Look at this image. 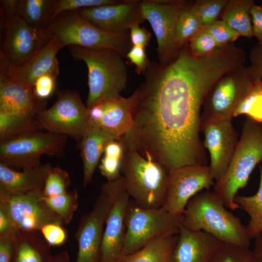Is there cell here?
I'll return each mask as SVG.
<instances>
[{
  "mask_svg": "<svg viewBox=\"0 0 262 262\" xmlns=\"http://www.w3.org/2000/svg\"><path fill=\"white\" fill-rule=\"evenodd\" d=\"M219 47H224L236 40L240 35L222 20H216L205 27Z\"/></svg>",
  "mask_w": 262,
  "mask_h": 262,
  "instance_id": "ab89813d",
  "label": "cell"
},
{
  "mask_svg": "<svg viewBox=\"0 0 262 262\" xmlns=\"http://www.w3.org/2000/svg\"><path fill=\"white\" fill-rule=\"evenodd\" d=\"M219 47L205 28L199 30L189 41V49L197 57L207 56Z\"/></svg>",
  "mask_w": 262,
  "mask_h": 262,
  "instance_id": "74e56055",
  "label": "cell"
},
{
  "mask_svg": "<svg viewBox=\"0 0 262 262\" xmlns=\"http://www.w3.org/2000/svg\"><path fill=\"white\" fill-rule=\"evenodd\" d=\"M68 136L42 131H29L0 141V162L22 169L42 164L43 155L61 158Z\"/></svg>",
  "mask_w": 262,
  "mask_h": 262,
  "instance_id": "52a82bcc",
  "label": "cell"
},
{
  "mask_svg": "<svg viewBox=\"0 0 262 262\" xmlns=\"http://www.w3.org/2000/svg\"><path fill=\"white\" fill-rule=\"evenodd\" d=\"M222 242L202 230H192L181 225L170 262H209Z\"/></svg>",
  "mask_w": 262,
  "mask_h": 262,
  "instance_id": "7402d4cb",
  "label": "cell"
},
{
  "mask_svg": "<svg viewBox=\"0 0 262 262\" xmlns=\"http://www.w3.org/2000/svg\"><path fill=\"white\" fill-rule=\"evenodd\" d=\"M17 231L7 215L0 209V237L14 235Z\"/></svg>",
  "mask_w": 262,
  "mask_h": 262,
  "instance_id": "c3c4849f",
  "label": "cell"
},
{
  "mask_svg": "<svg viewBox=\"0 0 262 262\" xmlns=\"http://www.w3.org/2000/svg\"><path fill=\"white\" fill-rule=\"evenodd\" d=\"M126 148L121 137L113 139L106 145L98 167L107 181H114L122 177L121 166Z\"/></svg>",
  "mask_w": 262,
  "mask_h": 262,
  "instance_id": "f546056e",
  "label": "cell"
},
{
  "mask_svg": "<svg viewBox=\"0 0 262 262\" xmlns=\"http://www.w3.org/2000/svg\"><path fill=\"white\" fill-rule=\"evenodd\" d=\"M139 24L132 25L129 29L130 38L132 46H139L145 48L151 37L149 32Z\"/></svg>",
  "mask_w": 262,
  "mask_h": 262,
  "instance_id": "f6af8a7d",
  "label": "cell"
},
{
  "mask_svg": "<svg viewBox=\"0 0 262 262\" xmlns=\"http://www.w3.org/2000/svg\"><path fill=\"white\" fill-rule=\"evenodd\" d=\"M235 202L250 217L246 226L251 239L262 234V168L260 167V182L257 192L250 196L236 195Z\"/></svg>",
  "mask_w": 262,
  "mask_h": 262,
  "instance_id": "f1b7e54d",
  "label": "cell"
},
{
  "mask_svg": "<svg viewBox=\"0 0 262 262\" xmlns=\"http://www.w3.org/2000/svg\"><path fill=\"white\" fill-rule=\"evenodd\" d=\"M56 0H18L16 15L32 28L47 29L53 21Z\"/></svg>",
  "mask_w": 262,
  "mask_h": 262,
  "instance_id": "484cf974",
  "label": "cell"
},
{
  "mask_svg": "<svg viewBox=\"0 0 262 262\" xmlns=\"http://www.w3.org/2000/svg\"><path fill=\"white\" fill-rule=\"evenodd\" d=\"M177 235L156 238L138 250L124 255L118 262H170Z\"/></svg>",
  "mask_w": 262,
  "mask_h": 262,
  "instance_id": "4316f807",
  "label": "cell"
},
{
  "mask_svg": "<svg viewBox=\"0 0 262 262\" xmlns=\"http://www.w3.org/2000/svg\"><path fill=\"white\" fill-rule=\"evenodd\" d=\"M106 183L111 194L112 204L105 220L99 262H118L124 256L126 219L130 196L122 176Z\"/></svg>",
  "mask_w": 262,
  "mask_h": 262,
  "instance_id": "5bb4252c",
  "label": "cell"
},
{
  "mask_svg": "<svg viewBox=\"0 0 262 262\" xmlns=\"http://www.w3.org/2000/svg\"><path fill=\"white\" fill-rule=\"evenodd\" d=\"M112 204L104 183L92 209L81 217L75 232L78 243L76 262H99L105 220Z\"/></svg>",
  "mask_w": 262,
  "mask_h": 262,
  "instance_id": "9a60e30c",
  "label": "cell"
},
{
  "mask_svg": "<svg viewBox=\"0 0 262 262\" xmlns=\"http://www.w3.org/2000/svg\"><path fill=\"white\" fill-rule=\"evenodd\" d=\"M245 61L243 50L229 44L199 57L186 47L168 64H149L132 94L133 125L122 137L126 147L168 170L206 165L199 136L203 102L218 79Z\"/></svg>",
  "mask_w": 262,
  "mask_h": 262,
  "instance_id": "6da1fadb",
  "label": "cell"
},
{
  "mask_svg": "<svg viewBox=\"0 0 262 262\" xmlns=\"http://www.w3.org/2000/svg\"><path fill=\"white\" fill-rule=\"evenodd\" d=\"M48 262H70L67 253L62 252L57 255L51 257Z\"/></svg>",
  "mask_w": 262,
  "mask_h": 262,
  "instance_id": "f907efd6",
  "label": "cell"
},
{
  "mask_svg": "<svg viewBox=\"0 0 262 262\" xmlns=\"http://www.w3.org/2000/svg\"><path fill=\"white\" fill-rule=\"evenodd\" d=\"M253 0H228L222 12V20L240 36L253 37L250 10Z\"/></svg>",
  "mask_w": 262,
  "mask_h": 262,
  "instance_id": "83f0119b",
  "label": "cell"
},
{
  "mask_svg": "<svg viewBox=\"0 0 262 262\" xmlns=\"http://www.w3.org/2000/svg\"><path fill=\"white\" fill-rule=\"evenodd\" d=\"M182 222V214L172 213L162 207L144 209L129 205L123 255L138 250L156 238L178 234Z\"/></svg>",
  "mask_w": 262,
  "mask_h": 262,
  "instance_id": "ba28073f",
  "label": "cell"
},
{
  "mask_svg": "<svg viewBox=\"0 0 262 262\" xmlns=\"http://www.w3.org/2000/svg\"><path fill=\"white\" fill-rule=\"evenodd\" d=\"M69 173L59 166L50 169L43 190L45 196L50 197L65 194L70 185Z\"/></svg>",
  "mask_w": 262,
  "mask_h": 262,
  "instance_id": "d590c367",
  "label": "cell"
},
{
  "mask_svg": "<svg viewBox=\"0 0 262 262\" xmlns=\"http://www.w3.org/2000/svg\"><path fill=\"white\" fill-rule=\"evenodd\" d=\"M214 179L208 165H187L169 170L165 211L182 214L189 201L203 189L214 186Z\"/></svg>",
  "mask_w": 262,
  "mask_h": 262,
  "instance_id": "2e32d148",
  "label": "cell"
},
{
  "mask_svg": "<svg viewBox=\"0 0 262 262\" xmlns=\"http://www.w3.org/2000/svg\"><path fill=\"white\" fill-rule=\"evenodd\" d=\"M51 39L48 29H33L16 15L0 18V60L15 66H21Z\"/></svg>",
  "mask_w": 262,
  "mask_h": 262,
  "instance_id": "30bf717a",
  "label": "cell"
},
{
  "mask_svg": "<svg viewBox=\"0 0 262 262\" xmlns=\"http://www.w3.org/2000/svg\"><path fill=\"white\" fill-rule=\"evenodd\" d=\"M255 80L245 66L224 74L207 94L202 107L201 119H232L237 106Z\"/></svg>",
  "mask_w": 262,
  "mask_h": 262,
  "instance_id": "8fae6325",
  "label": "cell"
},
{
  "mask_svg": "<svg viewBox=\"0 0 262 262\" xmlns=\"http://www.w3.org/2000/svg\"><path fill=\"white\" fill-rule=\"evenodd\" d=\"M47 106L46 100L36 96L33 86L0 74V113L36 118Z\"/></svg>",
  "mask_w": 262,
  "mask_h": 262,
  "instance_id": "ffe728a7",
  "label": "cell"
},
{
  "mask_svg": "<svg viewBox=\"0 0 262 262\" xmlns=\"http://www.w3.org/2000/svg\"><path fill=\"white\" fill-rule=\"evenodd\" d=\"M78 11L81 17L110 33L127 32L132 25L145 21L139 0H123L116 4L86 8Z\"/></svg>",
  "mask_w": 262,
  "mask_h": 262,
  "instance_id": "ac0fdd59",
  "label": "cell"
},
{
  "mask_svg": "<svg viewBox=\"0 0 262 262\" xmlns=\"http://www.w3.org/2000/svg\"><path fill=\"white\" fill-rule=\"evenodd\" d=\"M209 262H257L248 246L222 242Z\"/></svg>",
  "mask_w": 262,
  "mask_h": 262,
  "instance_id": "e575fe53",
  "label": "cell"
},
{
  "mask_svg": "<svg viewBox=\"0 0 262 262\" xmlns=\"http://www.w3.org/2000/svg\"><path fill=\"white\" fill-rule=\"evenodd\" d=\"M203 28L193 4L188 5L181 12L176 29L174 44L176 52Z\"/></svg>",
  "mask_w": 262,
  "mask_h": 262,
  "instance_id": "4dcf8cb0",
  "label": "cell"
},
{
  "mask_svg": "<svg viewBox=\"0 0 262 262\" xmlns=\"http://www.w3.org/2000/svg\"><path fill=\"white\" fill-rule=\"evenodd\" d=\"M251 65L248 69L254 79H262V44L257 43L250 49Z\"/></svg>",
  "mask_w": 262,
  "mask_h": 262,
  "instance_id": "ee69618b",
  "label": "cell"
},
{
  "mask_svg": "<svg viewBox=\"0 0 262 262\" xmlns=\"http://www.w3.org/2000/svg\"><path fill=\"white\" fill-rule=\"evenodd\" d=\"M246 115L262 124V80L256 79L235 109L233 117Z\"/></svg>",
  "mask_w": 262,
  "mask_h": 262,
  "instance_id": "d6a6232c",
  "label": "cell"
},
{
  "mask_svg": "<svg viewBox=\"0 0 262 262\" xmlns=\"http://www.w3.org/2000/svg\"><path fill=\"white\" fill-rule=\"evenodd\" d=\"M262 162V124L251 118L244 122L240 139L228 168L214 185V191L231 210L239 208L234 199L245 188L256 166Z\"/></svg>",
  "mask_w": 262,
  "mask_h": 262,
  "instance_id": "3957f363",
  "label": "cell"
},
{
  "mask_svg": "<svg viewBox=\"0 0 262 262\" xmlns=\"http://www.w3.org/2000/svg\"><path fill=\"white\" fill-rule=\"evenodd\" d=\"M231 121L226 119H201L203 144L210 153L209 167L215 182L226 173L239 140L238 133Z\"/></svg>",
  "mask_w": 262,
  "mask_h": 262,
  "instance_id": "e0dca14e",
  "label": "cell"
},
{
  "mask_svg": "<svg viewBox=\"0 0 262 262\" xmlns=\"http://www.w3.org/2000/svg\"><path fill=\"white\" fill-rule=\"evenodd\" d=\"M56 95L54 103L38 114L37 121L43 130L69 136L79 144L89 124V109L77 91L58 90Z\"/></svg>",
  "mask_w": 262,
  "mask_h": 262,
  "instance_id": "9c48e42d",
  "label": "cell"
},
{
  "mask_svg": "<svg viewBox=\"0 0 262 262\" xmlns=\"http://www.w3.org/2000/svg\"><path fill=\"white\" fill-rule=\"evenodd\" d=\"M78 198L76 189L56 196H43L47 206L62 219L64 225H67L72 221L79 206Z\"/></svg>",
  "mask_w": 262,
  "mask_h": 262,
  "instance_id": "836d02e7",
  "label": "cell"
},
{
  "mask_svg": "<svg viewBox=\"0 0 262 262\" xmlns=\"http://www.w3.org/2000/svg\"><path fill=\"white\" fill-rule=\"evenodd\" d=\"M121 1L114 0H56L53 21L61 13L73 10L117 3Z\"/></svg>",
  "mask_w": 262,
  "mask_h": 262,
  "instance_id": "f35d334b",
  "label": "cell"
},
{
  "mask_svg": "<svg viewBox=\"0 0 262 262\" xmlns=\"http://www.w3.org/2000/svg\"><path fill=\"white\" fill-rule=\"evenodd\" d=\"M72 57L84 62L88 69V108L97 102L116 98L126 87L127 71L122 56L110 49H93L68 46Z\"/></svg>",
  "mask_w": 262,
  "mask_h": 262,
  "instance_id": "277c9868",
  "label": "cell"
},
{
  "mask_svg": "<svg viewBox=\"0 0 262 262\" xmlns=\"http://www.w3.org/2000/svg\"><path fill=\"white\" fill-rule=\"evenodd\" d=\"M214 191L199 192L188 202L182 225L192 230H202L221 241L248 246L251 239L239 217L226 209Z\"/></svg>",
  "mask_w": 262,
  "mask_h": 262,
  "instance_id": "7a4b0ae2",
  "label": "cell"
},
{
  "mask_svg": "<svg viewBox=\"0 0 262 262\" xmlns=\"http://www.w3.org/2000/svg\"><path fill=\"white\" fill-rule=\"evenodd\" d=\"M16 234L0 237V262H12Z\"/></svg>",
  "mask_w": 262,
  "mask_h": 262,
  "instance_id": "7dc6e473",
  "label": "cell"
},
{
  "mask_svg": "<svg viewBox=\"0 0 262 262\" xmlns=\"http://www.w3.org/2000/svg\"><path fill=\"white\" fill-rule=\"evenodd\" d=\"M39 231L18 230L15 239L14 262H48L49 246Z\"/></svg>",
  "mask_w": 262,
  "mask_h": 262,
  "instance_id": "d4e9b609",
  "label": "cell"
},
{
  "mask_svg": "<svg viewBox=\"0 0 262 262\" xmlns=\"http://www.w3.org/2000/svg\"><path fill=\"white\" fill-rule=\"evenodd\" d=\"M63 47L54 38L24 65L13 66L0 60V74L34 87L40 77L50 74L56 78L59 74L58 52Z\"/></svg>",
  "mask_w": 262,
  "mask_h": 262,
  "instance_id": "d6986e66",
  "label": "cell"
},
{
  "mask_svg": "<svg viewBox=\"0 0 262 262\" xmlns=\"http://www.w3.org/2000/svg\"><path fill=\"white\" fill-rule=\"evenodd\" d=\"M228 0H199L193 4L203 28L217 20Z\"/></svg>",
  "mask_w": 262,
  "mask_h": 262,
  "instance_id": "8d00e7d4",
  "label": "cell"
},
{
  "mask_svg": "<svg viewBox=\"0 0 262 262\" xmlns=\"http://www.w3.org/2000/svg\"><path fill=\"white\" fill-rule=\"evenodd\" d=\"M47 29L51 38L63 48L77 46L93 49H110L123 56L132 47L128 31L115 33L104 31L81 17L78 10L61 13Z\"/></svg>",
  "mask_w": 262,
  "mask_h": 262,
  "instance_id": "8992f818",
  "label": "cell"
},
{
  "mask_svg": "<svg viewBox=\"0 0 262 262\" xmlns=\"http://www.w3.org/2000/svg\"><path fill=\"white\" fill-rule=\"evenodd\" d=\"M42 237L50 246H59L66 242L67 233L62 225L51 223L43 226L39 230Z\"/></svg>",
  "mask_w": 262,
  "mask_h": 262,
  "instance_id": "60d3db41",
  "label": "cell"
},
{
  "mask_svg": "<svg viewBox=\"0 0 262 262\" xmlns=\"http://www.w3.org/2000/svg\"><path fill=\"white\" fill-rule=\"evenodd\" d=\"M126 56L135 66L136 71L138 74L145 72L150 64L145 48L142 46H132Z\"/></svg>",
  "mask_w": 262,
  "mask_h": 262,
  "instance_id": "b9f144b4",
  "label": "cell"
},
{
  "mask_svg": "<svg viewBox=\"0 0 262 262\" xmlns=\"http://www.w3.org/2000/svg\"><path fill=\"white\" fill-rule=\"evenodd\" d=\"M121 173L126 189L137 206L144 209L163 206L167 192L169 170L163 164L126 147Z\"/></svg>",
  "mask_w": 262,
  "mask_h": 262,
  "instance_id": "5b68a950",
  "label": "cell"
},
{
  "mask_svg": "<svg viewBox=\"0 0 262 262\" xmlns=\"http://www.w3.org/2000/svg\"><path fill=\"white\" fill-rule=\"evenodd\" d=\"M182 0H142L141 8L144 19L150 23L157 42L160 64H166L178 53L174 48L177 24L182 11L188 5Z\"/></svg>",
  "mask_w": 262,
  "mask_h": 262,
  "instance_id": "7c38bea8",
  "label": "cell"
},
{
  "mask_svg": "<svg viewBox=\"0 0 262 262\" xmlns=\"http://www.w3.org/2000/svg\"><path fill=\"white\" fill-rule=\"evenodd\" d=\"M51 167L48 163L17 171L0 162V192L9 195H20L43 191Z\"/></svg>",
  "mask_w": 262,
  "mask_h": 262,
  "instance_id": "603a6c76",
  "label": "cell"
},
{
  "mask_svg": "<svg viewBox=\"0 0 262 262\" xmlns=\"http://www.w3.org/2000/svg\"><path fill=\"white\" fill-rule=\"evenodd\" d=\"M253 252L257 262H262V234L254 239Z\"/></svg>",
  "mask_w": 262,
  "mask_h": 262,
  "instance_id": "681fc988",
  "label": "cell"
},
{
  "mask_svg": "<svg viewBox=\"0 0 262 262\" xmlns=\"http://www.w3.org/2000/svg\"><path fill=\"white\" fill-rule=\"evenodd\" d=\"M250 15L253 36L257 39L258 43L262 44V5L255 4L250 10Z\"/></svg>",
  "mask_w": 262,
  "mask_h": 262,
  "instance_id": "bcb514c9",
  "label": "cell"
},
{
  "mask_svg": "<svg viewBox=\"0 0 262 262\" xmlns=\"http://www.w3.org/2000/svg\"><path fill=\"white\" fill-rule=\"evenodd\" d=\"M36 118L0 113V140L25 132L42 131Z\"/></svg>",
  "mask_w": 262,
  "mask_h": 262,
  "instance_id": "1f68e13d",
  "label": "cell"
},
{
  "mask_svg": "<svg viewBox=\"0 0 262 262\" xmlns=\"http://www.w3.org/2000/svg\"><path fill=\"white\" fill-rule=\"evenodd\" d=\"M118 138L106 130L89 122L79 144L82 161L84 187L92 182L106 145L111 140Z\"/></svg>",
  "mask_w": 262,
  "mask_h": 262,
  "instance_id": "cb8c5ba5",
  "label": "cell"
},
{
  "mask_svg": "<svg viewBox=\"0 0 262 262\" xmlns=\"http://www.w3.org/2000/svg\"><path fill=\"white\" fill-rule=\"evenodd\" d=\"M133 102L132 95L100 100L88 108L89 122L122 137L133 125Z\"/></svg>",
  "mask_w": 262,
  "mask_h": 262,
  "instance_id": "44dd1931",
  "label": "cell"
},
{
  "mask_svg": "<svg viewBox=\"0 0 262 262\" xmlns=\"http://www.w3.org/2000/svg\"><path fill=\"white\" fill-rule=\"evenodd\" d=\"M56 79L55 77L50 74H46L39 78L34 84L36 96L43 99L49 98L54 90Z\"/></svg>",
  "mask_w": 262,
  "mask_h": 262,
  "instance_id": "7bdbcfd3",
  "label": "cell"
},
{
  "mask_svg": "<svg viewBox=\"0 0 262 262\" xmlns=\"http://www.w3.org/2000/svg\"><path fill=\"white\" fill-rule=\"evenodd\" d=\"M43 191L20 195H9L0 192V209L10 219L17 230L39 231L51 223L64 225L62 219L46 205Z\"/></svg>",
  "mask_w": 262,
  "mask_h": 262,
  "instance_id": "4fadbf2b",
  "label": "cell"
}]
</instances>
